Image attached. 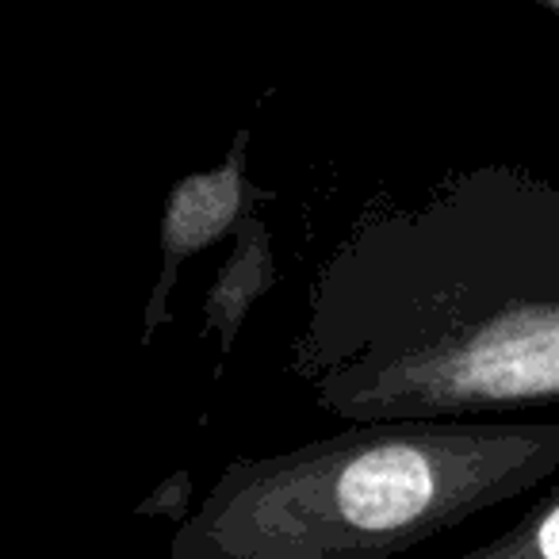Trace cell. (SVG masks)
Wrapping results in <instances>:
<instances>
[{
  "mask_svg": "<svg viewBox=\"0 0 559 559\" xmlns=\"http://www.w3.org/2000/svg\"><path fill=\"white\" fill-rule=\"evenodd\" d=\"M284 368L353 426L559 403V185L490 162L365 211L314 276Z\"/></svg>",
  "mask_w": 559,
  "mask_h": 559,
  "instance_id": "6da1fadb",
  "label": "cell"
},
{
  "mask_svg": "<svg viewBox=\"0 0 559 559\" xmlns=\"http://www.w3.org/2000/svg\"><path fill=\"white\" fill-rule=\"evenodd\" d=\"M559 472V421H368L234 460L169 559H395Z\"/></svg>",
  "mask_w": 559,
  "mask_h": 559,
  "instance_id": "7a4b0ae2",
  "label": "cell"
},
{
  "mask_svg": "<svg viewBox=\"0 0 559 559\" xmlns=\"http://www.w3.org/2000/svg\"><path fill=\"white\" fill-rule=\"evenodd\" d=\"M249 127H241L230 139L226 162L215 169L188 173L173 185L169 200L162 211V226H157V280L150 288L146 311H142V349L154 345V334L169 322V296L177 288L180 269L188 257L203 253L207 246H215L218 238L234 234V226L249 215L253 203L276 200V192L269 188L249 185Z\"/></svg>",
  "mask_w": 559,
  "mask_h": 559,
  "instance_id": "3957f363",
  "label": "cell"
},
{
  "mask_svg": "<svg viewBox=\"0 0 559 559\" xmlns=\"http://www.w3.org/2000/svg\"><path fill=\"white\" fill-rule=\"evenodd\" d=\"M276 280L280 269H276V249H272L269 226L257 215H246L234 226L230 257L223 261L215 284L203 296V334L218 337V353L223 357L234 349L253 304L276 288Z\"/></svg>",
  "mask_w": 559,
  "mask_h": 559,
  "instance_id": "277c9868",
  "label": "cell"
},
{
  "mask_svg": "<svg viewBox=\"0 0 559 559\" xmlns=\"http://www.w3.org/2000/svg\"><path fill=\"white\" fill-rule=\"evenodd\" d=\"M460 559H559V490L533 506L518 525L464 551Z\"/></svg>",
  "mask_w": 559,
  "mask_h": 559,
  "instance_id": "5b68a950",
  "label": "cell"
},
{
  "mask_svg": "<svg viewBox=\"0 0 559 559\" xmlns=\"http://www.w3.org/2000/svg\"><path fill=\"white\" fill-rule=\"evenodd\" d=\"M192 510V472H173L134 506V518H169L173 525H180Z\"/></svg>",
  "mask_w": 559,
  "mask_h": 559,
  "instance_id": "8992f818",
  "label": "cell"
},
{
  "mask_svg": "<svg viewBox=\"0 0 559 559\" xmlns=\"http://www.w3.org/2000/svg\"><path fill=\"white\" fill-rule=\"evenodd\" d=\"M536 4H544V9H548L551 16H559V0H536Z\"/></svg>",
  "mask_w": 559,
  "mask_h": 559,
  "instance_id": "52a82bcc",
  "label": "cell"
}]
</instances>
